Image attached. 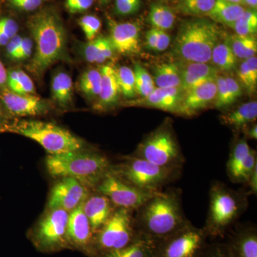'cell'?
Masks as SVG:
<instances>
[{"mask_svg": "<svg viewBox=\"0 0 257 257\" xmlns=\"http://www.w3.org/2000/svg\"><path fill=\"white\" fill-rule=\"evenodd\" d=\"M135 225L139 234L158 241L189 221L183 212L179 191H160L137 209Z\"/></svg>", "mask_w": 257, "mask_h": 257, "instance_id": "cell-1", "label": "cell"}, {"mask_svg": "<svg viewBox=\"0 0 257 257\" xmlns=\"http://www.w3.org/2000/svg\"><path fill=\"white\" fill-rule=\"evenodd\" d=\"M28 27L35 44V55L28 65L29 70L41 76L47 68L63 57L66 50V32L58 15L45 9L32 16Z\"/></svg>", "mask_w": 257, "mask_h": 257, "instance_id": "cell-2", "label": "cell"}, {"mask_svg": "<svg viewBox=\"0 0 257 257\" xmlns=\"http://www.w3.org/2000/svg\"><path fill=\"white\" fill-rule=\"evenodd\" d=\"M45 164L52 177H70L93 189L111 168L110 161L105 155L85 150L48 155Z\"/></svg>", "mask_w": 257, "mask_h": 257, "instance_id": "cell-3", "label": "cell"}, {"mask_svg": "<svg viewBox=\"0 0 257 257\" xmlns=\"http://www.w3.org/2000/svg\"><path fill=\"white\" fill-rule=\"evenodd\" d=\"M217 24L198 18L184 22L173 44L172 53L179 61L210 64L211 53L220 42Z\"/></svg>", "mask_w": 257, "mask_h": 257, "instance_id": "cell-4", "label": "cell"}, {"mask_svg": "<svg viewBox=\"0 0 257 257\" xmlns=\"http://www.w3.org/2000/svg\"><path fill=\"white\" fill-rule=\"evenodd\" d=\"M2 132L22 135L41 145L48 155L84 150L85 143L68 130L52 122L35 119L8 121Z\"/></svg>", "mask_w": 257, "mask_h": 257, "instance_id": "cell-5", "label": "cell"}, {"mask_svg": "<svg viewBox=\"0 0 257 257\" xmlns=\"http://www.w3.org/2000/svg\"><path fill=\"white\" fill-rule=\"evenodd\" d=\"M209 213L204 229L208 237H223L246 207V199L225 184H213Z\"/></svg>", "mask_w": 257, "mask_h": 257, "instance_id": "cell-6", "label": "cell"}, {"mask_svg": "<svg viewBox=\"0 0 257 257\" xmlns=\"http://www.w3.org/2000/svg\"><path fill=\"white\" fill-rule=\"evenodd\" d=\"M111 170L128 183L150 192H160L177 177L179 171L164 168L146 160L131 155L123 162L111 165Z\"/></svg>", "mask_w": 257, "mask_h": 257, "instance_id": "cell-7", "label": "cell"}, {"mask_svg": "<svg viewBox=\"0 0 257 257\" xmlns=\"http://www.w3.org/2000/svg\"><path fill=\"white\" fill-rule=\"evenodd\" d=\"M133 155L161 167L178 171L185 160L170 124L162 125L150 134Z\"/></svg>", "mask_w": 257, "mask_h": 257, "instance_id": "cell-8", "label": "cell"}, {"mask_svg": "<svg viewBox=\"0 0 257 257\" xmlns=\"http://www.w3.org/2000/svg\"><path fill=\"white\" fill-rule=\"evenodd\" d=\"M133 211L116 208L109 219L94 235V253L119 249L128 246L140 234L135 225Z\"/></svg>", "mask_w": 257, "mask_h": 257, "instance_id": "cell-9", "label": "cell"}, {"mask_svg": "<svg viewBox=\"0 0 257 257\" xmlns=\"http://www.w3.org/2000/svg\"><path fill=\"white\" fill-rule=\"evenodd\" d=\"M205 230L191 222L155 242V257H201L208 243Z\"/></svg>", "mask_w": 257, "mask_h": 257, "instance_id": "cell-10", "label": "cell"}, {"mask_svg": "<svg viewBox=\"0 0 257 257\" xmlns=\"http://www.w3.org/2000/svg\"><path fill=\"white\" fill-rule=\"evenodd\" d=\"M68 211L47 209L31 231L35 246L44 251H54L68 246L67 239Z\"/></svg>", "mask_w": 257, "mask_h": 257, "instance_id": "cell-11", "label": "cell"}, {"mask_svg": "<svg viewBox=\"0 0 257 257\" xmlns=\"http://www.w3.org/2000/svg\"><path fill=\"white\" fill-rule=\"evenodd\" d=\"M94 190L106 196L115 208H124L133 211L158 192L138 188L111 170L96 184Z\"/></svg>", "mask_w": 257, "mask_h": 257, "instance_id": "cell-12", "label": "cell"}, {"mask_svg": "<svg viewBox=\"0 0 257 257\" xmlns=\"http://www.w3.org/2000/svg\"><path fill=\"white\" fill-rule=\"evenodd\" d=\"M89 194V188L77 179L70 177L58 179L51 189L47 209H62L71 212Z\"/></svg>", "mask_w": 257, "mask_h": 257, "instance_id": "cell-13", "label": "cell"}, {"mask_svg": "<svg viewBox=\"0 0 257 257\" xmlns=\"http://www.w3.org/2000/svg\"><path fill=\"white\" fill-rule=\"evenodd\" d=\"M0 99L8 112L18 117L40 116L50 110L46 101L32 94H19L3 89L0 91Z\"/></svg>", "mask_w": 257, "mask_h": 257, "instance_id": "cell-14", "label": "cell"}, {"mask_svg": "<svg viewBox=\"0 0 257 257\" xmlns=\"http://www.w3.org/2000/svg\"><path fill=\"white\" fill-rule=\"evenodd\" d=\"M82 204L69 212L67 228L69 245L87 252L94 253V238L90 223L83 210Z\"/></svg>", "mask_w": 257, "mask_h": 257, "instance_id": "cell-15", "label": "cell"}, {"mask_svg": "<svg viewBox=\"0 0 257 257\" xmlns=\"http://www.w3.org/2000/svg\"><path fill=\"white\" fill-rule=\"evenodd\" d=\"M110 36L114 50L124 55H137L140 52V27L138 23H119L108 18Z\"/></svg>", "mask_w": 257, "mask_h": 257, "instance_id": "cell-16", "label": "cell"}, {"mask_svg": "<svg viewBox=\"0 0 257 257\" xmlns=\"http://www.w3.org/2000/svg\"><path fill=\"white\" fill-rule=\"evenodd\" d=\"M216 79L184 92L177 114L191 116L214 102L216 94Z\"/></svg>", "mask_w": 257, "mask_h": 257, "instance_id": "cell-17", "label": "cell"}, {"mask_svg": "<svg viewBox=\"0 0 257 257\" xmlns=\"http://www.w3.org/2000/svg\"><path fill=\"white\" fill-rule=\"evenodd\" d=\"M183 92L182 88L156 87L149 95L130 102L133 106L155 108L177 114Z\"/></svg>", "mask_w": 257, "mask_h": 257, "instance_id": "cell-18", "label": "cell"}, {"mask_svg": "<svg viewBox=\"0 0 257 257\" xmlns=\"http://www.w3.org/2000/svg\"><path fill=\"white\" fill-rule=\"evenodd\" d=\"M182 77V89L184 92L200 85L203 83L215 79L220 71L209 63L177 61Z\"/></svg>", "mask_w": 257, "mask_h": 257, "instance_id": "cell-19", "label": "cell"}, {"mask_svg": "<svg viewBox=\"0 0 257 257\" xmlns=\"http://www.w3.org/2000/svg\"><path fill=\"white\" fill-rule=\"evenodd\" d=\"M82 207L94 235L105 224L116 209L106 196L97 192L89 194L83 202Z\"/></svg>", "mask_w": 257, "mask_h": 257, "instance_id": "cell-20", "label": "cell"}, {"mask_svg": "<svg viewBox=\"0 0 257 257\" xmlns=\"http://www.w3.org/2000/svg\"><path fill=\"white\" fill-rule=\"evenodd\" d=\"M231 257H257V231L254 226L236 230L224 243Z\"/></svg>", "mask_w": 257, "mask_h": 257, "instance_id": "cell-21", "label": "cell"}, {"mask_svg": "<svg viewBox=\"0 0 257 257\" xmlns=\"http://www.w3.org/2000/svg\"><path fill=\"white\" fill-rule=\"evenodd\" d=\"M101 74V91L94 109L105 111L114 107L119 101V84L116 78L115 67L111 64H106L100 69Z\"/></svg>", "mask_w": 257, "mask_h": 257, "instance_id": "cell-22", "label": "cell"}, {"mask_svg": "<svg viewBox=\"0 0 257 257\" xmlns=\"http://www.w3.org/2000/svg\"><path fill=\"white\" fill-rule=\"evenodd\" d=\"M155 241L143 235L128 246L99 253L97 257H155Z\"/></svg>", "mask_w": 257, "mask_h": 257, "instance_id": "cell-23", "label": "cell"}, {"mask_svg": "<svg viewBox=\"0 0 257 257\" xmlns=\"http://www.w3.org/2000/svg\"><path fill=\"white\" fill-rule=\"evenodd\" d=\"M257 117L256 101H248L237 109L222 115L221 120L224 124L239 130L254 122Z\"/></svg>", "mask_w": 257, "mask_h": 257, "instance_id": "cell-24", "label": "cell"}, {"mask_svg": "<svg viewBox=\"0 0 257 257\" xmlns=\"http://www.w3.org/2000/svg\"><path fill=\"white\" fill-rule=\"evenodd\" d=\"M246 8L243 5L216 0L214 8L207 17L215 23L229 27L242 16Z\"/></svg>", "mask_w": 257, "mask_h": 257, "instance_id": "cell-25", "label": "cell"}, {"mask_svg": "<svg viewBox=\"0 0 257 257\" xmlns=\"http://www.w3.org/2000/svg\"><path fill=\"white\" fill-rule=\"evenodd\" d=\"M52 96L55 102L62 108L71 105L73 100V83L66 72L56 74L51 84Z\"/></svg>", "mask_w": 257, "mask_h": 257, "instance_id": "cell-26", "label": "cell"}, {"mask_svg": "<svg viewBox=\"0 0 257 257\" xmlns=\"http://www.w3.org/2000/svg\"><path fill=\"white\" fill-rule=\"evenodd\" d=\"M154 82L159 88H182V77L177 64L162 63L154 69Z\"/></svg>", "mask_w": 257, "mask_h": 257, "instance_id": "cell-27", "label": "cell"}, {"mask_svg": "<svg viewBox=\"0 0 257 257\" xmlns=\"http://www.w3.org/2000/svg\"><path fill=\"white\" fill-rule=\"evenodd\" d=\"M176 15L170 7L162 3H152L149 12L148 23L152 28L168 31L173 28L176 23Z\"/></svg>", "mask_w": 257, "mask_h": 257, "instance_id": "cell-28", "label": "cell"}, {"mask_svg": "<svg viewBox=\"0 0 257 257\" xmlns=\"http://www.w3.org/2000/svg\"><path fill=\"white\" fill-rule=\"evenodd\" d=\"M226 42L234 52L237 60H246L254 57L257 52V40L254 35H231Z\"/></svg>", "mask_w": 257, "mask_h": 257, "instance_id": "cell-29", "label": "cell"}, {"mask_svg": "<svg viewBox=\"0 0 257 257\" xmlns=\"http://www.w3.org/2000/svg\"><path fill=\"white\" fill-rule=\"evenodd\" d=\"M251 148L248 145L247 140L245 138L238 140L234 144L227 162V173L231 180L238 182L239 171L243 161L248 156Z\"/></svg>", "mask_w": 257, "mask_h": 257, "instance_id": "cell-30", "label": "cell"}, {"mask_svg": "<svg viewBox=\"0 0 257 257\" xmlns=\"http://www.w3.org/2000/svg\"><path fill=\"white\" fill-rule=\"evenodd\" d=\"M238 60L227 42H219L211 53L210 63L222 72H230L235 69Z\"/></svg>", "mask_w": 257, "mask_h": 257, "instance_id": "cell-31", "label": "cell"}, {"mask_svg": "<svg viewBox=\"0 0 257 257\" xmlns=\"http://www.w3.org/2000/svg\"><path fill=\"white\" fill-rule=\"evenodd\" d=\"M238 82L248 94L256 92L257 86V58L256 56L242 61L237 71Z\"/></svg>", "mask_w": 257, "mask_h": 257, "instance_id": "cell-32", "label": "cell"}, {"mask_svg": "<svg viewBox=\"0 0 257 257\" xmlns=\"http://www.w3.org/2000/svg\"><path fill=\"white\" fill-rule=\"evenodd\" d=\"M7 85L9 90L16 94H32L35 92L31 78L21 69H12L8 72Z\"/></svg>", "mask_w": 257, "mask_h": 257, "instance_id": "cell-33", "label": "cell"}, {"mask_svg": "<svg viewBox=\"0 0 257 257\" xmlns=\"http://www.w3.org/2000/svg\"><path fill=\"white\" fill-rule=\"evenodd\" d=\"M215 3L216 0H177L176 9L188 16H207Z\"/></svg>", "mask_w": 257, "mask_h": 257, "instance_id": "cell-34", "label": "cell"}, {"mask_svg": "<svg viewBox=\"0 0 257 257\" xmlns=\"http://www.w3.org/2000/svg\"><path fill=\"white\" fill-rule=\"evenodd\" d=\"M101 74L100 69H89L79 79V87L89 99L99 97L101 91Z\"/></svg>", "mask_w": 257, "mask_h": 257, "instance_id": "cell-35", "label": "cell"}, {"mask_svg": "<svg viewBox=\"0 0 257 257\" xmlns=\"http://www.w3.org/2000/svg\"><path fill=\"white\" fill-rule=\"evenodd\" d=\"M116 78L119 84L120 93L126 99H134L138 94L136 92V82L133 69L126 66L115 68Z\"/></svg>", "mask_w": 257, "mask_h": 257, "instance_id": "cell-36", "label": "cell"}, {"mask_svg": "<svg viewBox=\"0 0 257 257\" xmlns=\"http://www.w3.org/2000/svg\"><path fill=\"white\" fill-rule=\"evenodd\" d=\"M229 28L232 29L236 35L255 36L257 32L256 10L246 8L242 16L229 26Z\"/></svg>", "mask_w": 257, "mask_h": 257, "instance_id": "cell-37", "label": "cell"}, {"mask_svg": "<svg viewBox=\"0 0 257 257\" xmlns=\"http://www.w3.org/2000/svg\"><path fill=\"white\" fill-rule=\"evenodd\" d=\"M136 82V92L138 95L145 97L152 92L156 88L153 77L146 69L140 64H136L134 69Z\"/></svg>", "mask_w": 257, "mask_h": 257, "instance_id": "cell-38", "label": "cell"}, {"mask_svg": "<svg viewBox=\"0 0 257 257\" xmlns=\"http://www.w3.org/2000/svg\"><path fill=\"white\" fill-rule=\"evenodd\" d=\"M109 40L108 37H98L89 41L83 48V55L88 62L98 63L101 51Z\"/></svg>", "mask_w": 257, "mask_h": 257, "instance_id": "cell-39", "label": "cell"}, {"mask_svg": "<svg viewBox=\"0 0 257 257\" xmlns=\"http://www.w3.org/2000/svg\"><path fill=\"white\" fill-rule=\"evenodd\" d=\"M78 23L86 38L89 41L96 38V35L100 30L101 27L100 20L94 15H86L83 17L79 19Z\"/></svg>", "mask_w": 257, "mask_h": 257, "instance_id": "cell-40", "label": "cell"}, {"mask_svg": "<svg viewBox=\"0 0 257 257\" xmlns=\"http://www.w3.org/2000/svg\"><path fill=\"white\" fill-rule=\"evenodd\" d=\"M216 94L214 101L216 108L224 109L229 105V92L225 76L218 75L216 79Z\"/></svg>", "mask_w": 257, "mask_h": 257, "instance_id": "cell-41", "label": "cell"}, {"mask_svg": "<svg viewBox=\"0 0 257 257\" xmlns=\"http://www.w3.org/2000/svg\"><path fill=\"white\" fill-rule=\"evenodd\" d=\"M257 167V155L256 152L253 149H251L248 156L243 161L242 165L239 171L238 182L246 183L250 175L253 171Z\"/></svg>", "mask_w": 257, "mask_h": 257, "instance_id": "cell-42", "label": "cell"}, {"mask_svg": "<svg viewBox=\"0 0 257 257\" xmlns=\"http://www.w3.org/2000/svg\"><path fill=\"white\" fill-rule=\"evenodd\" d=\"M142 0H116L115 11L118 15H130L135 14L140 10Z\"/></svg>", "mask_w": 257, "mask_h": 257, "instance_id": "cell-43", "label": "cell"}, {"mask_svg": "<svg viewBox=\"0 0 257 257\" xmlns=\"http://www.w3.org/2000/svg\"><path fill=\"white\" fill-rule=\"evenodd\" d=\"M32 48H33V42L31 39L28 37L23 38L20 46L12 57V59L15 60H27L32 55Z\"/></svg>", "mask_w": 257, "mask_h": 257, "instance_id": "cell-44", "label": "cell"}, {"mask_svg": "<svg viewBox=\"0 0 257 257\" xmlns=\"http://www.w3.org/2000/svg\"><path fill=\"white\" fill-rule=\"evenodd\" d=\"M94 0H65V7L72 14L81 13L92 7Z\"/></svg>", "mask_w": 257, "mask_h": 257, "instance_id": "cell-45", "label": "cell"}, {"mask_svg": "<svg viewBox=\"0 0 257 257\" xmlns=\"http://www.w3.org/2000/svg\"><path fill=\"white\" fill-rule=\"evenodd\" d=\"M227 84L228 92H229V105L234 104L235 101L242 94V87L237 80L231 77H226Z\"/></svg>", "mask_w": 257, "mask_h": 257, "instance_id": "cell-46", "label": "cell"}, {"mask_svg": "<svg viewBox=\"0 0 257 257\" xmlns=\"http://www.w3.org/2000/svg\"><path fill=\"white\" fill-rule=\"evenodd\" d=\"M201 257H231L224 243L207 244Z\"/></svg>", "mask_w": 257, "mask_h": 257, "instance_id": "cell-47", "label": "cell"}, {"mask_svg": "<svg viewBox=\"0 0 257 257\" xmlns=\"http://www.w3.org/2000/svg\"><path fill=\"white\" fill-rule=\"evenodd\" d=\"M19 30L18 23L10 18L0 19V31L4 32L10 38L17 35Z\"/></svg>", "mask_w": 257, "mask_h": 257, "instance_id": "cell-48", "label": "cell"}, {"mask_svg": "<svg viewBox=\"0 0 257 257\" xmlns=\"http://www.w3.org/2000/svg\"><path fill=\"white\" fill-rule=\"evenodd\" d=\"M10 2L15 8L27 12L37 10L42 4V0H10Z\"/></svg>", "mask_w": 257, "mask_h": 257, "instance_id": "cell-49", "label": "cell"}, {"mask_svg": "<svg viewBox=\"0 0 257 257\" xmlns=\"http://www.w3.org/2000/svg\"><path fill=\"white\" fill-rule=\"evenodd\" d=\"M171 42L170 35L166 31L158 30V42L156 52H163L168 48Z\"/></svg>", "mask_w": 257, "mask_h": 257, "instance_id": "cell-50", "label": "cell"}, {"mask_svg": "<svg viewBox=\"0 0 257 257\" xmlns=\"http://www.w3.org/2000/svg\"><path fill=\"white\" fill-rule=\"evenodd\" d=\"M157 42H158V30L150 29L146 33V46L149 50L156 52Z\"/></svg>", "mask_w": 257, "mask_h": 257, "instance_id": "cell-51", "label": "cell"}, {"mask_svg": "<svg viewBox=\"0 0 257 257\" xmlns=\"http://www.w3.org/2000/svg\"><path fill=\"white\" fill-rule=\"evenodd\" d=\"M23 37L20 36V35H15L10 42H8V45H6V50L8 55L9 56L10 58H12L15 52L18 50V47L20 46V43H21Z\"/></svg>", "mask_w": 257, "mask_h": 257, "instance_id": "cell-52", "label": "cell"}, {"mask_svg": "<svg viewBox=\"0 0 257 257\" xmlns=\"http://www.w3.org/2000/svg\"><path fill=\"white\" fill-rule=\"evenodd\" d=\"M246 183L248 184V187H249L250 192L256 195L257 193V167L250 175Z\"/></svg>", "mask_w": 257, "mask_h": 257, "instance_id": "cell-53", "label": "cell"}, {"mask_svg": "<svg viewBox=\"0 0 257 257\" xmlns=\"http://www.w3.org/2000/svg\"><path fill=\"white\" fill-rule=\"evenodd\" d=\"M8 80V72L5 69L4 64L0 60V89H5Z\"/></svg>", "mask_w": 257, "mask_h": 257, "instance_id": "cell-54", "label": "cell"}, {"mask_svg": "<svg viewBox=\"0 0 257 257\" xmlns=\"http://www.w3.org/2000/svg\"><path fill=\"white\" fill-rule=\"evenodd\" d=\"M246 135L248 138L256 140L257 139V126L256 124L253 125L247 131H246Z\"/></svg>", "mask_w": 257, "mask_h": 257, "instance_id": "cell-55", "label": "cell"}, {"mask_svg": "<svg viewBox=\"0 0 257 257\" xmlns=\"http://www.w3.org/2000/svg\"><path fill=\"white\" fill-rule=\"evenodd\" d=\"M11 38L5 34L4 32L0 31V46H6Z\"/></svg>", "mask_w": 257, "mask_h": 257, "instance_id": "cell-56", "label": "cell"}, {"mask_svg": "<svg viewBox=\"0 0 257 257\" xmlns=\"http://www.w3.org/2000/svg\"><path fill=\"white\" fill-rule=\"evenodd\" d=\"M244 6H247L248 8L256 10L257 0H243Z\"/></svg>", "mask_w": 257, "mask_h": 257, "instance_id": "cell-57", "label": "cell"}, {"mask_svg": "<svg viewBox=\"0 0 257 257\" xmlns=\"http://www.w3.org/2000/svg\"><path fill=\"white\" fill-rule=\"evenodd\" d=\"M7 122L8 121H7L6 115H5L4 111L0 107V133H1L2 128Z\"/></svg>", "mask_w": 257, "mask_h": 257, "instance_id": "cell-58", "label": "cell"}, {"mask_svg": "<svg viewBox=\"0 0 257 257\" xmlns=\"http://www.w3.org/2000/svg\"><path fill=\"white\" fill-rule=\"evenodd\" d=\"M224 1L228 2V3H234V4L241 5L244 6L243 0H224Z\"/></svg>", "mask_w": 257, "mask_h": 257, "instance_id": "cell-59", "label": "cell"}, {"mask_svg": "<svg viewBox=\"0 0 257 257\" xmlns=\"http://www.w3.org/2000/svg\"><path fill=\"white\" fill-rule=\"evenodd\" d=\"M102 5H106L109 3V0H99Z\"/></svg>", "mask_w": 257, "mask_h": 257, "instance_id": "cell-60", "label": "cell"}, {"mask_svg": "<svg viewBox=\"0 0 257 257\" xmlns=\"http://www.w3.org/2000/svg\"><path fill=\"white\" fill-rule=\"evenodd\" d=\"M162 1L169 2V1H172V0H162Z\"/></svg>", "mask_w": 257, "mask_h": 257, "instance_id": "cell-61", "label": "cell"}]
</instances>
